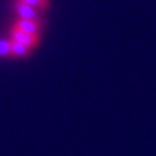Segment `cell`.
Listing matches in <instances>:
<instances>
[{"label":"cell","mask_w":156,"mask_h":156,"mask_svg":"<svg viewBox=\"0 0 156 156\" xmlns=\"http://www.w3.org/2000/svg\"><path fill=\"white\" fill-rule=\"evenodd\" d=\"M42 23L38 20H26V19H16L13 26L25 34H29L32 36H39L42 32Z\"/></svg>","instance_id":"obj_2"},{"label":"cell","mask_w":156,"mask_h":156,"mask_svg":"<svg viewBox=\"0 0 156 156\" xmlns=\"http://www.w3.org/2000/svg\"><path fill=\"white\" fill-rule=\"evenodd\" d=\"M0 58H12L10 39H0Z\"/></svg>","instance_id":"obj_5"},{"label":"cell","mask_w":156,"mask_h":156,"mask_svg":"<svg viewBox=\"0 0 156 156\" xmlns=\"http://www.w3.org/2000/svg\"><path fill=\"white\" fill-rule=\"evenodd\" d=\"M10 39L16 41L19 44L26 45V46L32 48V49H35L39 44V36H32V35H29V34H25L22 30L16 29L15 26L10 28Z\"/></svg>","instance_id":"obj_3"},{"label":"cell","mask_w":156,"mask_h":156,"mask_svg":"<svg viewBox=\"0 0 156 156\" xmlns=\"http://www.w3.org/2000/svg\"><path fill=\"white\" fill-rule=\"evenodd\" d=\"M22 3H26L29 6H34L36 9H41V10H46L49 7V0H19Z\"/></svg>","instance_id":"obj_6"},{"label":"cell","mask_w":156,"mask_h":156,"mask_svg":"<svg viewBox=\"0 0 156 156\" xmlns=\"http://www.w3.org/2000/svg\"><path fill=\"white\" fill-rule=\"evenodd\" d=\"M10 48H12V58H26L32 54V48L26 45L19 44L16 41L10 39Z\"/></svg>","instance_id":"obj_4"},{"label":"cell","mask_w":156,"mask_h":156,"mask_svg":"<svg viewBox=\"0 0 156 156\" xmlns=\"http://www.w3.org/2000/svg\"><path fill=\"white\" fill-rule=\"evenodd\" d=\"M12 6H13L15 13L19 16V19L44 22V10L36 9L34 6H29V5H26V3H22V2H19V0H15Z\"/></svg>","instance_id":"obj_1"}]
</instances>
